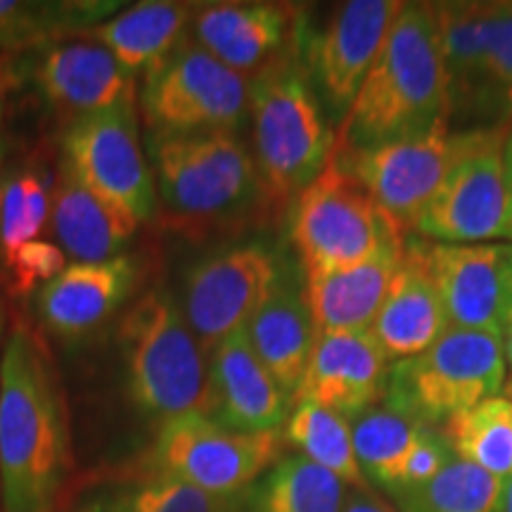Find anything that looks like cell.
<instances>
[{
	"mask_svg": "<svg viewBox=\"0 0 512 512\" xmlns=\"http://www.w3.org/2000/svg\"><path fill=\"white\" fill-rule=\"evenodd\" d=\"M72 472L67 401L48 347L29 325L0 356V496L5 512H55Z\"/></svg>",
	"mask_w": 512,
	"mask_h": 512,
	"instance_id": "6da1fadb",
	"label": "cell"
},
{
	"mask_svg": "<svg viewBox=\"0 0 512 512\" xmlns=\"http://www.w3.org/2000/svg\"><path fill=\"white\" fill-rule=\"evenodd\" d=\"M157 219L185 240L233 235L271 221L252 150L235 131L147 136Z\"/></svg>",
	"mask_w": 512,
	"mask_h": 512,
	"instance_id": "7a4b0ae2",
	"label": "cell"
},
{
	"mask_svg": "<svg viewBox=\"0 0 512 512\" xmlns=\"http://www.w3.org/2000/svg\"><path fill=\"white\" fill-rule=\"evenodd\" d=\"M451 95L432 3H403L380 55L344 112L335 145L366 150L448 121Z\"/></svg>",
	"mask_w": 512,
	"mask_h": 512,
	"instance_id": "3957f363",
	"label": "cell"
},
{
	"mask_svg": "<svg viewBox=\"0 0 512 512\" xmlns=\"http://www.w3.org/2000/svg\"><path fill=\"white\" fill-rule=\"evenodd\" d=\"M252 155L271 221L280 219L328 166L335 133L297 48L249 79Z\"/></svg>",
	"mask_w": 512,
	"mask_h": 512,
	"instance_id": "277c9868",
	"label": "cell"
},
{
	"mask_svg": "<svg viewBox=\"0 0 512 512\" xmlns=\"http://www.w3.org/2000/svg\"><path fill=\"white\" fill-rule=\"evenodd\" d=\"M117 347L138 411L162 422L190 413L211 418L209 356L169 290L152 287L128 306Z\"/></svg>",
	"mask_w": 512,
	"mask_h": 512,
	"instance_id": "5b68a950",
	"label": "cell"
},
{
	"mask_svg": "<svg viewBox=\"0 0 512 512\" xmlns=\"http://www.w3.org/2000/svg\"><path fill=\"white\" fill-rule=\"evenodd\" d=\"M290 211L292 242L304 275L347 271L406 242L366 185L339 162L335 152Z\"/></svg>",
	"mask_w": 512,
	"mask_h": 512,
	"instance_id": "8992f818",
	"label": "cell"
},
{
	"mask_svg": "<svg viewBox=\"0 0 512 512\" xmlns=\"http://www.w3.org/2000/svg\"><path fill=\"white\" fill-rule=\"evenodd\" d=\"M512 121L456 133L453 159L415 233L446 245L512 242L503 147Z\"/></svg>",
	"mask_w": 512,
	"mask_h": 512,
	"instance_id": "52a82bcc",
	"label": "cell"
},
{
	"mask_svg": "<svg viewBox=\"0 0 512 512\" xmlns=\"http://www.w3.org/2000/svg\"><path fill=\"white\" fill-rule=\"evenodd\" d=\"M503 382L501 339L451 325L430 349L389 368L384 401L437 427L496 396Z\"/></svg>",
	"mask_w": 512,
	"mask_h": 512,
	"instance_id": "ba28073f",
	"label": "cell"
},
{
	"mask_svg": "<svg viewBox=\"0 0 512 512\" xmlns=\"http://www.w3.org/2000/svg\"><path fill=\"white\" fill-rule=\"evenodd\" d=\"M138 114L147 136L235 131L249 117V79L192 38L140 76Z\"/></svg>",
	"mask_w": 512,
	"mask_h": 512,
	"instance_id": "9c48e42d",
	"label": "cell"
},
{
	"mask_svg": "<svg viewBox=\"0 0 512 512\" xmlns=\"http://www.w3.org/2000/svg\"><path fill=\"white\" fill-rule=\"evenodd\" d=\"M283 432L230 430L209 415L164 420L152 448V472L204 494L238 498L283 458Z\"/></svg>",
	"mask_w": 512,
	"mask_h": 512,
	"instance_id": "30bf717a",
	"label": "cell"
},
{
	"mask_svg": "<svg viewBox=\"0 0 512 512\" xmlns=\"http://www.w3.org/2000/svg\"><path fill=\"white\" fill-rule=\"evenodd\" d=\"M62 162L95 195L140 226L157 219L155 176L140 138L138 98L64 126Z\"/></svg>",
	"mask_w": 512,
	"mask_h": 512,
	"instance_id": "8fae6325",
	"label": "cell"
},
{
	"mask_svg": "<svg viewBox=\"0 0 512 512\" xmlns=\"http://www.w3.org/2000/svg\"><path fill=\"white\" fill-rule=\"evenodd\" d=\"M283 278V264L266 242L216 249L185 271L181 311L207 356L238 335Z\"/></svg>",
	"mask_w": 512,
	"mask_h": 512,
	"instance_id": "7c38bea8",
	"label": "cell"
},
{
	"mask_svg": "<svg viewBox=\"0 0 512 512\" xmlns=\"http://www.w3.org/2000/svg\"><path fill=\"white\" fill-rule=\"evenodd\" d=\"M453 145L456 133H451L448 121H441L427 131L366 150L349 152L335 145L332 152L366 185L382 214L406 238L408 233H415L422 211L444 181L453 159Z\"/></svg>",
	"mask_w": 512,
	"mask_h": 512,
	"instance_id": "4fadbf2b",
	"label": "cell"
},
{
	"mask_svg": "<svg viewBox=\"0 0 512 512\" xmlns=\"http://www.w3.org/2000/svg\"><path fill=\"white\" fill-rule=\"evenodd\" d=\"M420 252L448 323L501 339L512 304V245H446L422 238Z\"/></svg>",
	"mask_w": 512,
	"mask_h": 512,
	"instance_id": "5bb4252c",
	"label": "cell"
},
{
	"mask_svg": "<svg viewBox=\"0 0 512 512\" xmlns=\"http://www.w3.org/2000/svg\"><path fill=\"white\" fill-rule=\"evenodd\" d=\"M401 8V0H349L306 46L311 81L332 110H349Z\"/></svg>",
	"mask_w": 512,
	"mask_h": 512,
	"instance_id": "9a60e30c",
	"label": "cell"
},
{
	"mask_svg": "<svg viewBox=\"0 0 512 512\" xmlns=\"http://www.w3.org/2000/svg\"><path fill=\"white\" fill-rule=\"evenodd\" d=\"M27 64L38 95L64 126L86 114L138 98L136 76L128 74L110 50L88 38H69L36 50Z\"/></svg>",
	"mask_w": 512,
	"mask_h": 512,
	"instance_id": "2e32d148",
	"label": "cell"
},
{
	"mask_svg": "<svg viewBox=\"0 0 512 512\" xmlns=\"http://www.w3.org/2000/svg\"><path fill=\"white\" fill-rule=\"evenodd\" d=\"M143 278L140 261L131 254L98 264H72L36 294L38 318L62 339H81L105 328Z\"/></svg>",
	"mask_w": 512,
	"mask_h": 512,
	"instance_id": "e0dca14e",
	"label": "cell"
},
{
	"mask_svg": "<svg viewBox=\"0 0 512 512\" xmlns=\"http://www.w3.org/2000/svg\"><path fill=\"white\" fill-rule=\"evenodd\" d=\"M297 15L285 3H209L192 17L190 38L247 79L294 48Z\"/></svg>",
	"mask_w": 512,
	"mask_h": 512,
	"instance_id": "ac0fdd59",
	"label": "cell"
},
{
	"mask_svg": "<svg viewBox=\"0 0 512 512\" xmlns=\"http://www.w3.org/2000/svg\"><path fill=\"white\" fill-rule=\"evenodd\" d=\"M387 377L389 361L370 330L316 335L294 401L316 403L351 420L384 401Z\"/></svg>",
	"mask_w": 512,
	"mask_h": 512,
	"instance_id": "d6986e66",
	"label": "cell"
},
{
	"mask_svg": "<svg viewBox=\"0 0 512 512\" xmlns=\"http://www.w3.org/2000/svg\"><path fill=\"white\" fill-rule=\"evenodd\" d=\"M211 418L230 430L280 432L292 399L268 373L245 330L228 337L209 354Z\"/></svg>",
	"mask_w": 512,
	"mask_h": 512,
	"instance_id": "ffe728a7",
	"label": "cell"
},
{
	"mask_svg": "<svg viewBox=\"0 0 512 512\" xmlns=\"http://www.w3.org/2000/svg\"><path fill=\"white\" fill-rule=\"evenodd\" d=\"M448 328L451 323L422 259L420 240H406L401 266L370 325V335L389 363H399L430 349Z\"/></svg>",
	"mask_w": 512,
	"mask_h": 512,
	"instance_id": "44dd1931",
	"label": "cell"
},
{
	"mask_svg": "<svg viewBox=\"0 0 512 512\" xmlns=\"http://www.w3.org/2000/svg\"><path fill=\"white\" fill-rule=\"evenodd\" d=\"M50 226L57 247L74 264H98L124 254L140 223L83 185L60 159L50 197Z\"/></svg>",
	"mask_w": 512,
	"mask_h": 512,
	"instance_id": "7402d4cb",
	"label": "cell"
},
{
	"mask_svg": "<svg viewBox=\"0 0 512 512\" xmlns=\"http://www.w3.org/2000/svg\"><path fill=\"white\" fill-rule=\"evenodd\" d=\"M245 337L268 373L294 401L316 344L306 290L294 275L283 271V278L249 320Z\"/></svg>",
	"mask_w": 512,
	"mask_h": 512,
	"instance_id": "603a6c76",
	"label": "cell"
},
{
	"mask_svg": "<svg viewBox=\"0 0 512 512\" xmlns=\"http://www.w3.org/2000/svg\"><path fill=\"white\" fill-rule=\"evenodd\" d=\"M403 249L406 242L384 249L368 264L347 271L306 275L304 290L316 335L370 330L396 268L401 266Z\"/></svg>",
	"mask_w": 512,
	"mask_h": 512,
	"instance_id": "cb8c5ba5",
	"label": "cell"
},
{
	"mask_svg": "<svg viewBox=\"0 0 512 512\" xmlns=\"http://www.w3.org/2000/svg\"><path fill=\"white\" fill-rule=\"evenodd\" d=\"M197 8L200 5L171 3V0L126 5L117 15L88 29L79 38L100 43L117 57L128 74L138 79L188 41Z\"/></svg>",
	"mask_w": 512,
	"mask_h": 512,
	"instance_id": "d4e9b609",
	"label": "cell"
},
{
	"mask_svg": "<svg viewBox=\"0 0 512 512\" xmlns=\"http://www.w3.org/2000/svg\"><path fill=\"white\" fill-rule=\"evenodd\" d=\"M451 107H484L496 3H432Z\"/></svg>",
	"mask_w": 512,
	"mask_h": 512,
	"instance_id": "484cf974",
	"label": "cell"
},
{
	"mask_svg": "<svg viewBox=\"0 0 512 512\" xmlns=\"http://www.w3.org/2000/svg\"><path fill=\"white\" fill-rule=\"evenodd\" d=\"M124 8L110 0H0V53H36L79 38Z\"/></svg>",
	"mask_w": 512,
	"mask_h": 512,
	"instance_id": "4316f807",
	"label": "cell"
},
{
	"mask_svg": "<svg viewBox=\"0 0 512 512\" xmlns=\"http://www.w3.org/2000/svg\"><path fill=\"white\" fill-rule=\"evenodd\" d=\"M351 439L366 479H373L389 494L399 484V472L411 448L432 425L415 418L413 413L380 401L368 411L351 418Z\"/></svg>",
	"mask_w": 512,
	"mask_h": 512,
	"instance_id": "83f0119b",
	"label": "cell"
},
{
	"mask_svg": "<svg viewBox=\"0 0 512 512\" xmlns=\"http://www.w3.org/2000/svg\"><path fill=\"white\" fill-rule=\"evenodd\" d=\"M283 437L297 448V456L328 470L349 489H368L354 451L351 422L344 415L309 401H294Z\"/></svg>",
	"mask_w": 512,
	"mask_h": 512,
	"instance_id": "f1b7e54d",
	"label": "cell"
},
{
	"mask_svg": "<svg viewBox=\"0 0 512 512\" xmlns=\"http://www.w3.org/2000/svg\"><path fill=\"white\" fill-rule=\"evenodd\" d=\"M453 456L498 479L512 477V401L491 396L441 425Z\"/></svg>",
	"mask_w": 512,
	"mask_h": 512,
	"instance_id": "f546056e",
	"label": "cell"
},
{
	"mask_svg": "<svg viewBox=\"0 0 512 512\" xmlns=\"http://www.w3.org/2000/svg\"><path fill=\"white\" fill-rule=\"evenodd\" d=\"M349 486L302 456H285L256 486L252 512H342Z\"/></svg>",
	"mask_w": 512,
	"mask_h": 512,
	"instance_id": "4dcf8cb0",
	"label": "cell"
},
{
	"mask_svg": "<svg viewBox=\"0 0 512 512\" xmlns=\"http://www.w3.org/2000/svg\"><path fill=\"white\" fill-rule=\"evenodd\" d=\"M503 479L453 458L432 482L394 494L399 512H501Z\"/></svg>",
	"mask_w": 512,
	"mask_h": 512,
	"instance_id": "1f68e13d",
	"label": "cell"
},
{
	"mask_svg": "<svg viewBox=\"0 0 512 512\" xmlns=\"http://www.w3.org/2000/svg\"><path fill=\"white\" fill-rule=\"evenodd\" d=\"M55 174L46 166L31 162L5 174L3 202H0V261L8 264L17 249L38 240L50 219Z\"/></svg>",
	"mask_w": 512,
	"mask_h": 512,
	"instance_id": "d6a6232c",
	"label": "cell"
},
{
	"mask_svg": "<svg viewBox=\"0 0 512 512\" xmlns=\"http://www.w3.org/2000/svg\"><path fill=\"white\" fill-rule=\"evenodd\" d=\"M114 512H238V498L211 496L178 479L152 475Z\"/></svg>",
	"mask_w": 512,
	"mask_h": 512,
	"instance_id": "836d02e7",
	"label": "cell"
},
{
	"mask_svg": "<svg viewBox=\"0 0 512 512\" xmlns=\"http://www.w3.org/2000/svg\"><path fill=\"white\" fill-rule=\"evenodd\" d=\"M484 107L501 112L503 124L512 121V3H496Z\"/></svg>",
	"mask_w": 512,
	"mask_h": 512,
	"instance_id": "e575fe53",
	"label": "cell"
},
{
	"mask_svg": "<svg viewBox=\"0 0 512 512\" xmlns=\"http://www.w3.org/2000/svg\"><path fill=\"white\" fill-rule=\"evenodd\" d=\"M10 285L17 294H31L55 280L67 268V256L57 242L31 240L17 249V254L8 261Z\"/></svg>",
	"mask_w": 512,
	"mask_h": 512,
	"instance_id": "d590c367",
	"label": "cell"
},
{
	"mask_svg": "<svg viewBox=\"0 0 512 512\" xmlns=\"http://www.w3.org/2000/svg\"><path fill=\"white\" fill-rule=\"evenodd\" d=\"M453 458L456 456H453L451 446L446 444L441 430H437V427L427 430L420 437L418 444L411 448V453H408L406 460H403L401 472H399V484H396L392 496L399 494V491L415 489V486L432 482V479L437 477Z\"/></svg>",
	"mask_w": 512,
	"mask_h": 512,
	"instance_id": "8d00e7d4",
	"label": "cell"
},
{
	"mask_svg": "<svg viewBox=\"0 0 512 512\" xmlns=\"http://www.w3.org/2000/svg\"><path fill=\"white\" fill-rule=\"evenodd\" d=\"M24 79H27V64L17 60L15 55L0 53V128H3L5 114H8L12 93L22 86Z\"/></svg>",
	"mask_w": 512,
	"mask_h": 512,
	"instance_id": "74e56055",
	"label": "cell"
},
{
	"mask_svg": "<svg viewBox=\"0 0 512 512\" xmlns=\"http://www.w3.org/2000/svg\"><path fill=\"white\" fill-rule=\"evenodd\" d=\"M342 512H399L392 503L382 501L373 489H349Z\"/></svg>",
	"mask_w": 512,
	"mask_h": 512,
	"instance_id": "f35d334b",
	"label": "cell"
},
{
	"mask_svg": "<svg viewBox=\"0 0 512 512\" xmlns=\"http://www.w3.org/2000/svg\"><path fill=\"white\" fill-rule=\"evenodd\" d=\"M503 162H505V183H508V195H510V211H512V128L505 138L503 147Z\"/></svg>",
	"mask_w": 512,
	"mask_h": 512,
	"instance_id": "ab89813d",
	"label": "cell"
},
{
	"mask_svg": "<svg viewBox=\"0 0 512 512\" xmlns=\"http://www.w3.org/2000/svg\"><path fill=\"white\" fill-rule=\"evenodd\" d=\"M501 344H503L505 363H510V368H512V313H508V318H505V325L501 332Z\"/></svg>",
	"mask_w": 512,
	"mask_h": 512,
	"instance_id": "60d3db41",
	"label": "cell"
},
{
	"mask_svg": "<svg viewBox=\"0 0 512 512\" xmlns=\"http://www.w3.org/2000/svg\"><path fill=\"white\" fill-rule=\"evenodd\" d=\"M501 512H512V477H508V479H505V484H503Z\"/></svg>",
	"mask_w": 512,
	"mask_h": 512,
	"instance_id": "b9f144b4",
	"label": "cell"
},
{
	"mask_svg": "<svg viewBox=\"0 0 512 512\" xmlns=\"http://www.w3.org/2000/svg\"><path fill=\"white\" fill-rule=\"evenodd\" d=\"M5 174H8V171H5V150H3V145H0V202H3V185H5Z\"/></svg>",
	"mask_w": 512,
	"mask_h": 512,
	"instance_id": "7bdbcfd3",
	"label": "cell"
},
{
	"mask_svg": "<svg viewBox=\"0 0 512 512\" xmlns=\"http://www.w3.org/2000/svg\"><path fill=\"white\" fill-rule=\"evenodd\" d=\"M505 394H508V396H505V399L512 401V382L508 384V387H505Z\"/></svg>",
	"mask_w": 512,
	"mask_h": 512,
	"instance_id": "ee69618b",
	"label": "cell"
},
{
	"mask_svg": "<svg viewBox=\"0 0 512 512\" xmlns=\"http://www.w3.org/2000/svg\"><path fill=\"white\" fill-rule=\"evenodd\" d=\"M79 512H98V510H93V508H91V510H79Z\"/></svg>",
	"mask_w": 512,
	"mask_h": 512,
	"instance_id": "f6af8a7d",
	"label": "cell"
},
{
	"mask_svg": "<svg viewBox=\"0 0 512 512\" xmlns=\"http://www.w3.org/2000/svg\"><path fill=\"white\" fill-rule=\"evenodd\" d=\"M508 313H512V304H510V311Z\"/></svg>",
	"mask_w": 512,
	"mask_h": 512,
	"instance_id": "bcb514c9",
	"label": "cell"
}]
</instances>
